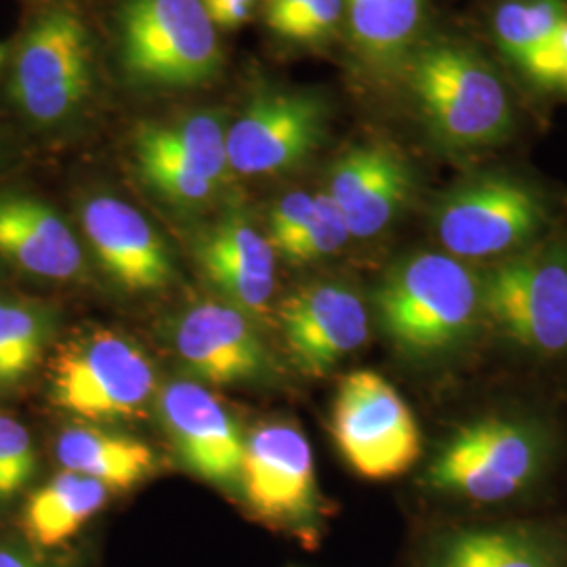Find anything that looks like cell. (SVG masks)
Listing matches in <instances>:
<instances>
[{"mask_svg":"<svg viewBox=\"0 0 567 567\" xmlns=\"http://www.w3.org/2000/svg\"><path fill=\"white\" fill-rule=\"evenodd\" d=\"M426 137L446 156H473L513 137L515 112L494 63L468 41L416 42L402 63Z\"/></svg>","mask_w":567,"mask_h":567,"instance_id":"1","label":"cell"},{"mask_svg":"<svg viewBox=\"0 0 567 567\" xmlns=\"http://www.w3.org/2000/svg\"><path fill=\"white\" fill-rule=\"evenodd\" d=\"M374 307L381 330L405 358L444 362L486 322L484 274L447 252H412L389 267Z\"/></svg>","mask_w":567,"mask_h":567,"instance_id":"2","label":"cell"},{"mask_svg":"<svg viewBox=\"0 0 567 567\" xmlns=\"http://www.w3.org/2000/svg\"><path fill=\"white\" fill-rule=\"evenodd\" d=\"M553 456L545 426L517 416H482L452 431L425 471V486L480 505L505 503L534 486Z\"/></svg>","mask_w":567,"mask_h":567,"instance_id":"3","label":"cell"},{"mask_svg":"<svg viewBox=\"0 0 567 567\" xmlns=\"http://www.w3.org/2000/svg\"><path fill=\"white\" fill-rule=\"evenodd\" d=\"M444 252L473 264L501 261L538 243L548 203L538 187L508 173H482L452 185L431 210Z\"/></svg>","mask_w":567,"mask_h":567,"instance_id":"4","label":"cell"},{"mask_svg":"<svg viewBox=\"0 0 567 567\" xmlns=\"http://www.w3.org/2000/svg\"><path fill=\"white\" fill-rule=\"evenodd\" d=\"M156 391L150 358L126 337L91 328L61 344L51 362V395L61 410L93 423L142 419Z\"/></svg>","mask_w":567,"mask_h":567,"instance_id":"5","label":"cell"},{"mask_svg":"<svg viewBox=\"0 0 567 567\" xmlns=\"http://www.w3.org/2000/svg\"><path fill=\"white\" fill-rule=\"evenodd\" d=\"M118 32L124 70L147 86H198L219 70L217 28L203 0H124Z\"/></svg>","mask_w":567,"mask_h":567,"instance_id":"6","label":"cell"},{"mask_svg":"<svg viewBox=\"0 0 567 567\" xmlns=\"http://www.w3.org/2000/svg\"><path fill=\"white\" fill-rule=\"evenodd\" d=\"M484 313L534 355L567 353V244L534 243L492 265L484 274Z\"/></svg>","mask_w":567,"mask_h":567,"instance_id":"7","label":"cell"},{"mask_svg":"<svg viewBox=\"0 0 567 567\" xmlns=\"http://www.w3.org/2000/svg\"><path fill=\"white\" fill-rule=\"evenodd\" d=\"M330 431L344 463L360 477L385 482L404 475L421 456V429L395 386L372 370L339 383Z\"/></svg>","mask_w":567,"mask_h":567,"instance_id":"8","label":"cell"},{"mask_svg":"<svg viewBox=\"0 0 567 567\" xmlns=\"http://www.w3.org/2000/svg\"><path fill=\"white\" fill-rule=\"evenodd\" d=\"M93 84L91 41L81 18L53 9L34 21L13 61L11 95L39 124L74 114Z\"/></svg>","mask_w":567,"mask_h":567,"instance_id":"9","label":"cell"},{"mask_svg":"<svg viewBox=\"0 0 567 567\" xmlns=\"http://www.w3.org/2000/svg\"><path fill=\"white\" fill-rule=\"evenodd\" d=\"M240 486L246 505L261 522L316 538L322 505L313 452L301 429L288 423L257 426L246 437Z\"/></svg>","mask_w":567,"mask_h":567,"instance_id":"10","label":"cell"},{"mask_svg":"<svg viewBox=\"0 0 567 567\" xmlns=\"http://www.w3.org/2000/svg\"><path fill=\"white\" fill-rule=\"evenodd\" d=\"M328 133V105L316 93L274 91L246 105L227 128L229 171L278 175L309 158Z\"/></svg>","mask_w":567,"mask_h":567,"instance_id":"11","label":"cell"},{"mask_svg":"<svg viewBox=\"0 0 567 567\" xmlns=\"http://www.w3.org/2000/svg\"><path fill=\"white\" fill-rule=\"evenodd\" d=\"M280 326L297 368L309 377H324L368 341L370 318L353 288L313 282L284 299Z\"/></svg>","mask_w":567,"mask_h":567,"instance_id":"12","label":"cell"},{"mask_svg":"<svg viewBox=\"0 0 567 567\" xmlns=\"http://www.w3.org/2000/svg\"><path fill=\"white\" fill-rule=\"evenodd\" d=\"M158 410L183 465L208 484L240 486L246 440L213 391L194 381H171Z\"/></svg>","mask_w":567,"mask_h":567,"instance_id":"13","label":"cell"},{"mask_svg":"<svg viewBox=\"0 0 567 567\" xmlns=\"http://www.w3.org/2000/svg\"><path fill=\"white\" fill-rule=\"evenodd\" d=\"M412 164L385 143H362L337 158L328 177V196L339 206L351 238L383 234L412 200Z\"/></svg>","mask_w":567,"mask_h":567,"instance_id":"14","label":"cell"},{"mask_svg":"<svg viewBox=\"0 0 567 567\" xmlns=\"http://www.w3.org/2000/svg\"><path fill=\"white\" fill-rule=\"evenodd\" d=\"M173 339L183 364L210 385L259 381L269 370V353L250 316L225 301L189 307Z\"/></svg>","mask_w":567,"mask_h":567,"instance_id":"15","label":"cell"},{"mask_svg":"<svg viewBox=\"0 0 567 567\" xmlns=\"http://www.w3.org/2000/svg\"><path fill=\"white\" fill-rule=\"evenodd\" d=\"M81 219L97 261L122 288L156 292L171 284V252L137 208L114 196H93L82 206Z\"/></svg>","mask_w":567,"mask_h":567,"instance_id":"16","label":"cell"},{"mask_svg":"<svg viewBox=\"0 0 567 567\" xmlns=\"http://www.w3.org/2000/svg\"><path fill=\"white\" fill-rule=\"evenodd\" d=\"M0 261L51 282L74 280L84 269L81 243L60 213L18 194L0 196Z\"/></svg>","mask_w":567,"mask_h":567,"instance_id":"17","label":"cell"},{"mask_svg":"<svg viewBox=\"0 0 567 567\" xmlns=\"http://www.w3.org/2000/svg\"><path fill=\"white\" fill-rule=\"evenodd\" d=\"M423 567H567V536L540 524L454 527L429 543Z\"/></svg>","mask_w":567,"mask_h":567,"instance_id":"18","label":"cell"},{"mask_svg":"<svg viewBox=\"0 0 567 567\" xmlns=\"http://www.w3.org/2000/svg\"><path fill=\"white\" fill-rule=\"evenodd\" d=\"M204 276L224 295L225 303L248 316H265L276 288V250L255 227L224 221L198 244Z\"/></svg>","mask_w":567,"mask_h":567,"instance_id":"19","label":"cell"},{"mask_svg":"<svg viewBox=\"0 0 567 567\" xmlns=\"http://www.w3.org/2000/svg\"><path fill=\"white\" fill-rule=\"evenodd\" d=\"M107 496L110 489L100 482L61 471L28 496L21 508L20 536L41 553L63 547L105 507Z\"/></svg>","mask_w":567,"mask_h":567,"instance_id":"20","label":"cell"},{"mask_svg":"<svg viewBox=\"0 0 567 567\" xmlns=\"http://www.w3.org/2000/svg\"><path fill=\"white\" fill-rule=\"evenodd\" d=\"M55 458L63 471L91 477L114 489H131L154 471V452L135 437L97 426H70L55 440Z\"/></svg>","mask_w":567,"mask_h":567,"instance_id":"21","label":"cell"},{"mask_svg":"<svg viewBox=\"0 0 567 567\" xmlns=\"http://www.w3.org/2000/svg\"><path fill=\"white\" fill-rule=\"evenodd\" d=\"M351 39L365 60L381 68L404 63L419 42L425 0H343Z\"/></svg>","mask_w":567,"mask_h":567,"instance_id":"22","label":"cell"},{"mask_svg":"<svg viewBox=\"0 0 567 567\" xmlns=\"http://www.w3.org/2000/svg\"><path fill=\"white\" fill-rule=\"evenodd\" d=\"M566 21V0H501L492 13V39L505 60L524 72L557 41Z\"/></svg>","mask_w":567,"mask_h":567,"instance_id":"23","label":"cell"},{"mask_svg":"<svg viewBox=\"0 0 567 567\" xmlns=\"http://www.w3.org/2000/svg\"><path fill=\"white\" fill-rule=\"evenodd\" d=\"M53 316L39 303L0 297V389L25 381L51 344Z\"/></svg>","mask_w":567,"mask_h":567,"instance_id":"24","label":"cell"},{"mask_svg":"<svg viewBox=\"0 0 567 567\" xmlns=\"http://www.w3.org/2000/svg\"><path fill=\"white\" fill-rule=\"evenodd\" d=\"M142 128L154 142L200 171L206 179L217 185L225 182L229 173L227 128L219 116L203 112L175 124H143Z\"/></svg>","mask_w":567,"mask_h":567,"instance_id":"25","label":"cell"},{"mask_svg":"<svg viewBox=\"0 0 567 567\" xmlns=\"http://www.w3.org/2000/svg\"><path fill=\"white\" fill-rule=\"evenodd\" d=\"M135 156L143 179L171 203L194 206L208 200L217 189V183L206 179L192 164L154 142L143 128L135 137Z\"/></svg>","mask_w":567,"mask_h":567,"instance_id":"26","label":"cell"},{"mask_svg":"<svg viewBox=\"0 0 567 567\" xmlns=\"http://www.w3.org/2000/svg\"><path fill=\"white\" fill-rule=\"evenodd\" d=\"M349 238L351 234L339 206L328 194H318L309 224L282 257L288 264H313L339 252Z\"/></svg>","mask_w":567,"mask_h":567,"instance_id":"27","label":"cell"},{"mask_svg":"<svg viewBox=\"0 0 567 567\" xmlns=\"http://www.w3.org/2000/svg\"><path fill=\"white\" fill-rule=\"evenodd\" d=\"M37 447L18 419L0 412V507L13 503L37 475Z\"/></svg>","mask_w":567,"mask_h":567,"instance_id":"28","label":"cell"},{"mask_svg":"<svg viewBox=\"0 0 567 567\" xmlns=\"http://www.w3.org/2000/svg\"><path fill=\"white\" fill-rule=\"evenodd\" d=\"M316 206V196L305 192H290L274 204L269 215V236L267 240L276 255H284L292 243L301 236L305 225L309 224Z\"/></svg>","mask_w":567,"mask_h":567,"instance_id":"29","label":"cell"},{"mask_svg":"<svg viewBox=\"0 0 567 567\" xmlns=\"http://www.w3.org/2000/svg\"><path fill=\"white\" fill-rule=\"evenodd\" d=\"M343 13V0H311L278 34L290 41H322L339 25Z\"/></svg>","mask_w":567,"mask_h":567,"instance_id":"30","label":"cell"},{"mask_svg":"<svg viewBox=\"0 0 567 567\" xmlns=\"http://www.w3.org/2000/svg\"><path fill=\"white\" fill-rule=\"evenodd\" d=\"M527 81L547 91H567V21L557 41L536 55L522 72Z\"/></svg>","mask_w":567,"mask_h":567,"instance_id":"31","label":"cell"},{"mask_svg":"<svg viewBox=\"0 0 567 567\" xmlns=\"http://www.w3.org/2000/svg\"><path fill=\"white\" fill-rule=\"evenodd\" d=\"M42 555L44 553L30 547L20 534L0 536V567H55Z\"/></svg>","mask_w":567,"mask_h":567,"instance_id":"32","label":"cell"},{"mask_svg":"<svg viewBox=\"0 0 567 567\" xmlns=\"http://www.w3.org/2000/svg\"><path fill=\"white\" fill-rule=\"evenodd\" d=\"M203 4L215 28L231 30L250 20L255 0H203Z\"/></svg>","mask_w":567,"mask_h":567,"instance_id":"33","label":"cell"},{"mask_svg":"<svg viewBox=\"0 0 567 567\" xmlns=\"http://www.w3.org/2000/svg\"><path fill=\"white\" fill-rule=\"evenodd\" d=\"M311 0H265V20L278 34Z\"/></svg>","mask_w":567,"mask_h":567,"instance_id":"34","label":"cell"},{"mask_svg":"<svg viewBox=\"0 0 567 567\" xmlns=\"http://www.w3.org/2000/svg\"><path fill=\"white\" fill-rule=\"evenodd\" d=\"M2 63H4V49L0 47V68H2Z\"/></svg>","mask_w":567,"mask_h":567,"instance_id":"35","label":"cell"}]
</instances>
